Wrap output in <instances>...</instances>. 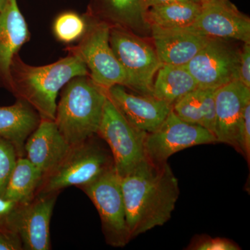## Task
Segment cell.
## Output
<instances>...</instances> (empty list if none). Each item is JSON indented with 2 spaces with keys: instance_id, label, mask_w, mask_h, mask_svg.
Segmentation results:
<instances>
[{
  "instance_id": "1",
  "label": "cell",
  "mask_w": 250,
  "mask_h": 250,
  "mask_svg": "<svg viewBox=\"0 0 250 250\" xmlns=\"http://www.w3.org/2000/svg\"><path fill=\"white\" fill-rule=\"evenodd\" d=\"M121 188L131 240L165 225L179 195L178 179L167 161L154 163L147 158L121 177Z\"/></svg>"
},
{
  "instance_id": "2",
  "label": "cell",
  "mask_w": 250,
  "mask_h": 250,
  "mask_svg": "<svg viewBox=\"0 0 250 250\" xmlns=\"http://www.w3.org/2000/svg\"><path fill=\"white\" fill-rule=\"evenodd\" d=\"M88 74L84 62L75 52L43 66L27 65L17 54L11 65L12 93L27 102L41 119L54 121L59 91L72 79Z\"/></svg>"
},
{
  "instance_id": "3",
  "label": "cell",
  "mask_w": 250,
  "mask_h": 250,
  "mask_svg": "<svg viewBox=\"0 0 250 250\" xmlns=\"http://www.w3.org/2000/svg\"><path fill=\"white\" fill-rule=\"evenodd\" d=\"M106 99V90L87 76L75 77L65 85L54 121L70 146L98 135Z\"/></svg>"
},
{
  "instance_id": "4",
  "label": "cell",
  "mask_w": 250,
  "mask_h": 250,
  "mask_svg": "<svg viewBox=\"0 0 250 250\" xmlns=\"http://www.w3.org/2000/svg\"><path fill=\"white\" fill-rule=\"evenodd\" d=\"M114 167L111 152L93 136L71 146L58 165L42 177L36 195L59 192L67 187H83Z\"/></svg>"
},
{
  "instance_id": "5",
  "label": "cell",
  "mask_w": 250,
  "mask_h": 250,
  "mask_svg": "<svg viewBox=\"0 0 250 250\" xmlns=\"http://www.w3.org/2000/svg\"><path fill=\"white\" fill-rule=\"evenodd\" d=\"M147 134L131 126L107 96L98 135L107 143L120 177L131 173L147 159Z\"/></svg>"
},
{
  "instance_id": "6",
  "label": "cell",
  "mask_w": 250,
  "mask_h": 250,
  "mask_svg": "<svg viewBox=\"0 0 250 250\" xmlns=\"http://www.w3.org/2000/svg\"><path fill=\"white\" fill-rule=\"evenodd\" d=\"M109 42L127 77L126 87L152 96L153 83L162 65L155 49L139 36L122 27L110 29Z\"/></svg>"
},
{
  "instance_id": "7",
  "label": "cell",
  "mask_w": 250,
  "mask_h": 250,
  "mask_svg": "<svg viewBox=\"0 0 250 250\" xmlns=\"http://www.w3.org/2000/svg\"><path fill=\"white\" fill-rule=\"evenodd\" d=\"M80 188L98 210L106 243L114 248L126 246L131 238L126 225L121 177L116 168Z\"/></svg>"
},
{
  "instance_id": "8",
  "label": "cell",
  "mask_w": 250,
  "mask_h": 250,
  "mask_svg": "<svg viewBox=\"0 0 250 250\" xmlns=\"http://www.w3.org/2000/svg\"><path fill=\"white\" fill-rule=\"evenodd\" d=\"M110 29L106 23L87 28L75 53L83 61L91 80L107 90L115 85L126 86L127 77L109 42Z\"/></svg>"
},
{
  "instance_id": "9",
  "label": "cell",
  "mask_w": 250,
  "mask_h": 250,
  "mask_svg": "<svg viewBox=\"0 0 250 250\" xmlns=\"http://www.w3.org/2000/svg\"><path fill=\"white\" fill-rule=\"evenodd\" d=\"M240 53L224 39H210L185 65L202 89H218L238 80Z\"/></svg>"
},
{
  "instance_id": "10",
  "label": "cell",
  "mask_w": 250,
  "mask_h": 250,
  "mask_svg": "<svg viewBox=\"0 0 250 250\" xmlns=\"http://www.w3.org/2000/svg\"><path fill=\"white\" fill-rule=\"evenodd\" d=\"M215 143L214 134L203 126L183 121L172 109L161 126L147 134L145 147L149 161L163 163L179 151Z\"/></svg>"
},
{
  "instance_id": "11",
  "label": "cell",
  "mask_w": 250,
  "mask_h": 250,
  "mask_svg": "<svg viewBox=\"0 0 250 250\" xmlns=\"http://www.w3.org/2000/svg\"><path fill=\"white\" fill-rule=\"evenodd\" d=\"M106 93L128 123L147 134L157 129L172 109V105L165 101L149 95L129 93L124 85H113Z\"/></svg>"
},
{
  "instance_id": "12",
  "label": "cell",
  "mask_w": 250,
  "mask_h": 250,
  "mask_svg": "<svg viewBox=\"0 0 250 250\" xmlns=\"http://www.w3.org/2000/svg\"><path fill=\"white\" fill-rule=\"evenodd\" d=\"M192 27L211 39H234L250 43V20L232 3H202Z\"/></svg>"
},
{
  "instance_id": "13",
  "label": "cell",
  "mask_w": 250,
  "mask_h": 250,
  "mask_svg": "<svg viewBox=\"0 0 250 250\" xmlns=\"http://www.w3.org/2000/svg\"><path fill=\"white\" fill-rule=\"evenodd\" d=\"M250 103V88L235 80L215 90V131L217 142L238 151V129L245 108Z\"/></svg>"
},
{
  "instance_id": "14",
  "label": "cell",
  "mask_w": 250,
  "mask_h": 250,
  "mask_svg": "<svg viewBox=\"0 0 250 250\" xmlns=\"http://www.w3.org/2000/svg\"><path fill=\"white\" fill-rule=\"evenodd\" d=\"M59 192L36 195L21 207L18 217L17 232L23 250H49L51 218Z\"/></svg>"
},
{
  "instance_id": "15",
  "label": "cell",
  "mask_w": 250,
  "mask_h": 250,
  "mask_svg": "<svg viewBox=\"0 0 250 250\" xmlns=\"http://www.w3.org/2000/svg\"><path fill=\"white\" fill-rule=\"evenodd\" d=\"M154 49L161 64L185 65L211 38L187 27L161 28L151 26Z\"/></svg>"
},
{
  "instance_id": "16",
  "label": "cell",
  "mask_w": 250,
  "mask_h": 250,
  "mask_svg": "<svg viewBox=\"0 0 250 250\" xmlns=\"http://www.w3.org/2000/svg\"><path fill=\"white\" fill-rule=\"evenodd\" d=\"M29 38L27 22L18 7L17 0H8L0 12V87L12 92L13 60Z\"/></svg>"
},
{
  "instance_id": "17",
  "label": "cell",
  "mask_w": 250,
  "mask_h": 250,
  "mask_svg": "<svg viewBox=\"0 0 250 250\" xmlns=\"http://www.w3.org/2000/svg\"><path fill=\"white\" fill-rule=\"evenodd\" d=\"M71 146L62 137L55 121L41 119L24 145V155L43 176L53 170Z\"/></svg>"
},
{
  "instance_id": "18",
  "label": "cell",
  "mask_w": 250,
  "mask_h": 250,
  "mask_svg": "<svg viewBox=\"0 0 250 250\" xmlns=\"http://www.w3.org/2000/svg\"><path fill=\"white\" fill-rule=\"evenodd\" d=\"M40 115L27 102L18 99L14 105L0 107V137L16 148L18 157H24V145L41 123Z\"/></svg>"
},
{
  "instance_id": "19",
  "label": "cell",
  "mask_w": 250,
  "mask_h": 250,
  "mask_svg": "<svg viewBox=\"0 0 250 250\" xmlns=\"http://www.w3.org/2000/svg\"><path fill=\"white\" fill-rule=\"evenodd\" d=\"M198 85L185 65L162 64L153 83L152 96L173 106Z\"/></svg>"
},
{
  "instance_id": "20",
  "label": "cell",
  "mask_w": 250,
  "mask_h": 250,
  "mask_svg": "<svg viewBox=\"0 0 250 250\" xmlns=\"http://www.w3.org/2000/svg\"><path fill=\"white\" fill-rule=\"evenodd\" d=\"M215 90L197 88L174 104L172 111L183 121L203 126L215 135Z\"/></svg>"
},
{
  "instance_id": "21",
  "label": "cell",
  "mask_w": 250,
  "mask_h": 250,
  "mask_svg": "<svg viewBox=\"0 0 250 250\" xmlns=\"http://www.w3.org/2000/svg\"><path fill=\"white\" fill-rule=\"evenodd\" d=\"M102 13L120 27L144 34L150 31L147 22V0H98Z\"/></svg>"
},
{
  "instance_id": "22",
  "label": "cell",
  "mask_w": 250,
  "mask_h": 250,
  "mask_svg": "<svg viewBox=\"0 0 250 250\" xmlns=\"http://www.w3.org/2000/svg\"><path fill=\"white\" fill-rule=\"evenodd\" d=\"M43 174L26 157H18L8 182L4 198L27 204L36 196Z\"/></svg>"
},
{
  "instance_id": "23",
  "label": "cell",
  "mask_w": 250,
  "mask_h": 250,
  "mask_svg": "<svg viewBox=\"0 0 250 250\" xmlns=\"http://www.w3.org/2000/svg\"><path fill=\"white\" fill-rule=\"evenodd\" d=\"M201 10V3L197 2H174L152 6L147 11V22L150 27H187L195 22Z\"/></svg>"
},
{
  "instance_id": "24",
  "label": "cell",
  "mask_w": 250,
  "mask_h": 250,
  "mask_svg": "<svg viewBox=\"0 0 250 250\" xmlns=\"http://www.w3.org/2000/svg\"><path fill=\"white\" fill-rule=\"evenodd\" d=\"M85 20L73 12L61 14L54 24V31L58 40L70 43L83 37L87 30Z\"/></svg>"
},
{
  "instance_id": "25",
  "label": "cell",
  "mask_w": 250,
  "mask_h": 250,
  "mask_svg": "<svg viewBox=\"0 0 250 250\" xmlns=\"http://www.w3.org/2000/svg\"><path fill=\"white\" fill-rule=\"evenodd\" d=\"M18 158L17 151L13 144L0 137V197L3 198Z\"/></svg>"
},
{
  "instance_id": "26",
  "label": "cell",
  "mask_w": 250,
  "mask_h": 250,
  "mask_svg": "<svg viewBox=\"0 0 250 250\" xmlns=\"http://www.w3.org/2000/svg\"><path fill=\"white\" fill-rule=\"evenodd\" d=\"M22 205L0 197V228L18 233V217Z\"/></svg>"
},
{
  "instance_id": "27",
  "label": "cell",
  "mask_w": 250,
  "mask_h": 250,
  "mask_svg": "<svg viewBox=\"0 0 250 250\" xmlns=\"http://www.w3.org/2000/svg\"><path fill=\"white\" fill-rule=\"evenodd\" d=\"M238 152L246 158L248 164L250 159V103L245 108L242 116L238 136Z\"/></svg>"
},
{
  "instance_id": "28",
  "label": "cell",
  "mask_w": 250,
  "mask_h": 250,
  "mask_svg": "<svg viewBox=\"0 0 250 250\" xmlns=\"http://www.w3.org/2000/svg\"><path fill=\"white\" fill-rule=\"evenodd\" d=\"M192 250H237L239 247L228 239L221 238H205L195 242Z\"/></svg>"
},
{
  "instance_id": "29",
  "label": "cell",
  "mask_w": 250,
  "mask_h": 250,
  "mask_svg": "<svg viewBox=\"0 0 250 250\" xmlns=\"http://www.w3.org/2000/svg\"><path fill=\"white\" fill-rule=\"evenodd\" d=\"M238 80L246 86L250 88V43L245 42L240 53Z\"/></svg>"
},
{
  "instance_id": "30",
  "label": "cell",
  "mask_w": 250,
  "mask_h": 250,
  "mask_svg": "<svg viewBox=\"0 0 250 250\" xmlns=\"http://www.w3.org/2000/svg\"><path fill=\"white\" fill-rule=\"evenodd\" d=\"M0 250H23L18 233L0 228Z\"/></svg>"
},
{
  "instance_id": "31",
  "label": "cell",
  "mask_w": 250,
  "mask_h": 250,
  "mask_svg": "<svg viewBox=\"0 0 250 250\" xmlns=\"http://www.w3.org/2000/svg\"><path fill=\"white\" fill-rule=\"evenodd\" d=\"M174 2H197L201 3L200 0H147L148 6L152 7L154 6H159V5H164L170 4Z\"/></svg>"
},
{
  "instance_id": "32",
  "label": "cell",
  "mask_w": 250,
  "mask_h": 250,
  "mask_svg": "<svg viewBox=\"0 0 250 250\" xmlns=\"http://www.w3.org/2000/svg\"><path fill=\"white\" fill-rule=\"evenodd\" d=\"M202 3L207 2H223V3H230L231 1L229 0H200Z\"/></svg>"
},
{
  "instance_id": "33",
  "label": "cell",
  "mask_w": 250,
  "mask_h": 250,
  "mask_svg": "<svg viewBox=\"0 0 250 250\" xmlns=\"http://www.w3.org/2000/svg\"><path fill=\"white\" fill-rule=\"evenodd\" d=\"M8 0H0V12L3 11L7 3Z\"/></svg>"
}]
</instances>
